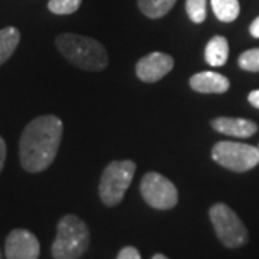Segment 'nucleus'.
<instances>
[{"label": "nucleus", "mask_w": 259, "mask_h": 259, "mask_svg": "<svg viewBox=\"0 0 259 259\" xmlns=\"http://www.w3.org/2000/svg\"><path fill=\"white\" fill-rule=\"evenodd\" d=\"M64 124L56 115H39L25 127L19 141V158L29 173L47 170L55 160Z\"/></svg>", "instance_id": "1"}, {"label": "nucleus", "mask_w": 259, "mask_h": 259, "mask_svg": "<svg viewBox=\"0 0 259 259\" xmlns=\"http://www.w3.org/2000/svg\"><path fill=\"white\" fill-rule=\"evenodd\" d=\"M56 48L69 64L83 71H102L108 65L105 48L93 37L61 33L55 39Z\"/></svg>", "instance_id": "2"}, {"label": "nucleus", "mask_w": 259, "mask_h": 259, "mask_svg": "<svg viewBox=\"0 0 259 259\" xmlns=\"http://www.w3.org/2000/svg\"><path fill=\"white\" fill-rule=\"evenodd\" d=\"M91 233L82 219L65 214L58 222L56 238L52 243L54 259H79L90 248Z\"/></svg>", "instance_id": "3"}, {"label": "nucleus", "mask_w": 259, "mask_h": 259, "mask_svg": "<svg viewBox=\"0 0 259 259\" xmlns=\"http://www.w3.org/2000/svg\"><path fill=\"white\" fill-rule=\"evenodd\" d=\"M136 170L137 164L131 160H115L105 167L98 187L102 203L110 207L120 204L133 182Z\"/></svg>", "instance_id": "4"}, {"label": "nucleus", "mask_w": 259, "mask_h": 259, "mask_svg": "<svg viewBox=\"0 0 259 259\" xmlns=\"http://www.w3.org/2000/svg\"><path fill=\"white\" fill-rule=\"evenodd\" d=\"M209 218L218 239L226 248H241L248 242V229L228 204L216 203L209 209Z\"/></svg>", "instance_id": "5"}, {"label": "nucleus", "mask_w": 259, "mask_h": 259, "mask_svg": "<svg viewBox=\"0 0 259 259\" xmlns=\"http://www.w3.org/2000/svg\"><path fill=\"white\" fill-rule=\"evenodd\" d=\"M212 158L231 171L243 173L259 164V148L243 143L219 141L213 146Z\"/></svg>", "instance_id": "6"}, {"label": "nucleus", "mask_w": 259, "mask_h": 259, "mask_svg": "<svg viewBox=\"0 0 259 259\" xmlns=\"http://www.w3.org/2000/svg\"><path fill=\"white\" fill-rule=\"evenodd\" d=\"M140 192L144 202L150 207L157 210L173 209L179 202V192L176 186L163 175L156 171H150L144 175L140 183Z\"/></svg>", "instance_id": "7"}, {"label": "nucleus", "mask_w": 259, "mask_h": 259, "mask_svg": "<svg viewBox=\"0 0 259 259\" xmlns=\"http://www.w3.org/2000/svg\"><path fill=\"white\" fill-rule=\"evenodd\" d=\"M40 245L37 238L26 229H15L5 243L6 259H39Z\"/></svg>", "instance_id": "8"}, {"label": "nucleus", "mask_w": 259, "mask_h": 259, "mask_svg": "<svg viewBox=\"0 0 259 259\" xmlns=\"http://www.w3.org/2000/svg\"><path fill=\"white\" fill-rule=\"evenodd\" d=\"M175 59L163 52H151L143 56L136 65V74L143 82L153 83L171 72Z\"/></svg>", "instance_id": "9"}, {"label": "nucleus", "mask_w": 259, "mask_h": 259, "mask_svg": "<svg viewBox=\"0 0 259 259\" xmlns=\"http://www.w3.org/2000/svg\"><path fill=\"white\" fill-rule=\"evenodd\" d=\"M210 125L218 133L238 137V139H248L256 134L258 125L250 120L245 118H231V117H218L210 121Z\"/></svg>", "instance_id": "10"}, {"label": "nucleus", "mask_w": 259, "mask_h": 259, "mask_svg": "<svg viewBox=\"0 0 259 259\" xmlns=\"http://www.w3.org/2000/svg\"><path fill=\"white\" fill-rule=\"evenodd\" d=\"M231 87L229 79L222 74L204 71L190 78V88L200 94H225Z\"/></svg>", "instance_id": "11"}, {"label": "nucleus", "mask_w": 259, "mask_h": 259, "mask_svg": "<svg viewBox=\"0 0 259 259\" xmlns=\"http://www.w3.org/2000/svg\"><path fill=\"white\" fill-rule=\"evenodd\" d=\"M229 56V44L226 37L213 36L204 48V59L210 66H223Z\"/></svg>", "instance_id": "12"}, {"label": "nucleus", "mask_w": 259, "mask_h": 259, "mask_svg": "<svg viewBox=\"0 0 259 259\" xmlns=\"http://www.w3.org/2000/svg\"><path fill=\"white\" fill-rule=\"evenodd\" d=\"M20 42V32L15 26L0 29V65H3L15 54Z\"/></svg>", "instance_id": "13"}, {"label": "nucleus", "mask_w": 259, "mask_h": 259, "mask_svg": "<svg viewBox=\"0 0 259 259\" xmlns=\"http://www.w3.org/2000/svg\"><path fill=\"white\" fill-rule=\"evenodd\" d=\"M176 2L177 0H137L141 13L150 19H160L166 16L176 5Z\"/></svg>", "instance_id": "14"}, {"label": "nucleus", "mask_w": 259, "mask_h": 259, "mask_svg": "<svg viewBox=\"0 0 259 259\" xmlns=\"http://www.w3.org/2000/svg\"><path fill=\"white\" fill-rule=\"evenodd\" d=\"M212 9L214 16L221 22L229 23L239 16V2L238 0H212Z\"/></svg>", "instance_id": "15"}, {"label": "nucleus", "mask_w": 259, "mask_h": 259, "mask_svg": "<svg viewBox=\"0 0 259 259\" xmlns=\"http://www.w3.org/2000/svg\"><path fill=\"white\" fill-rule=\"evenodd\" d=\"M82 0H49L48 9L55 15H72L79 9Z\"/></svg>", "instance_id": "16"}, {"label": "nucleus", "mask_w": 259, "mask_h": 259, "mask_svg": "<svg viewBox=\"0 0 259 259\" xmlns=\"http://www.w3.org/2000/svg\"><path fill=\"white\" fill-rule=\"evenodd\" d=\"M207 0H186V12L193 23H203L206 19Z\"/></svg>", "instance_id": "17"}, {"label": "nucleus", "mask_w": 259, "mask_h": 259, "mask_svg": "<svg viewBox=\"0 0 259 259\" xmlns=\"http://www.w3.org/2000/svg\"><path fill=\"white\" fill-rule=\"evenodd\" d=\"M239 66L246 72H259V48L248 49L239 56Z\"/></svg>", "instance_id": "18"}, {"label": "nucleus", "mask_w": 259, "mask_h": 259, "mask_svg": "<svg viewBox=\"0 0 259 259\" xmlns=\"http://www.w3.org/2000/svg\"><path fill=\"white\" fill-rule=\"evenodd\" d=\"M117 259H141V255L134 246H124L122 249L118 252Z\"/></svg>", "instance_id": "19"}, {"label": "nucleus", "mask_w": 259, "mask_h": 259, "mask_svg": "<svg viewBox=\"0 0 259 259\" xmlns=\"http://www.w3.org/2000/svg\"><path fill=\"white\" fill-rule=\"evenodd\" d=\"M6 153H8V148H6V143H5V140L0 137V171L3 170L5 161H6Z\"/></svg>", "instance_id": "20"}, {"label": "nucleus", "mask_w": 259, "mask_h": 259, "mask_svg": "<svg viewBox=\"0 0 259 259\" xmlns=\"http://www.w3.org/2000/svg\"><path fill=\"white\" fill-rule=\"evenodd\" d=\"M248 101L255 107V108H258L259 110V90H255V91H252L248 95Z\"/></svg>", "instance_id": "21"}, {"label": "nucleus", "mask_w": 259, "mask_h": 259, "mask_svg": "<svg viewBox=\"0 0 259 259\" xmlns=\"http://www.w3.org/2000/svg\"><path fill=\"white\" fill-rule=\"evenodd\" d=\"M249 32L253 37H259V16L250 23Z\"/></svg>", "instance_id": "22"}, {"label": "nucleus", "mask_w": 259, "mask_h": 259, "mask_svg": "<svg viewBox=\"0 0 259 259\" xmlns=\"http://www.w3.org/2000/svg\"><path fill=\"white\" fill-rule=\"evenodd\" d=\"M151 259H170V258H167L166 255H163V253H156V255H154Z\"/></svg>", "instance_id": "23"}, {"label": "nucleus", "mask_w": 259, "mask_h": 259, "mask_svg": "<svg viewBox=\"0 0 259 259\" xmlns=\"http://www.w3.org/2000/svg\"><path fill=\"white\" fill-rule=\"evenodd\" d=\"M0 259H3V255H2V250H0Z\"/></svg>", "instance_id": "24"}, {"label": "nucleus", "mask_w": 259, "mask_h": 259, "mask_svg": "<svg viewBox=\"0 0 259 259\" xmlns=\"http://www.w3.org/2000/svg\"><path fill=\"white\" fill-rule=\"evenodd\" d=\"M258 148H259V146H258Z\"/></svg>", "instance_id": "25"}]
</instances>
